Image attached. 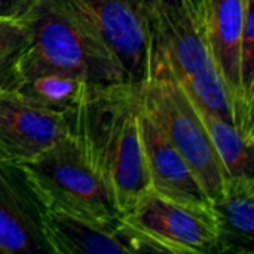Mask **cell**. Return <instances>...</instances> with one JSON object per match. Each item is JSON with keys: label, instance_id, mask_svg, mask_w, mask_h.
<instances>
[{"label": "cell", "instance_id": "6da1fadb", "mask_svg": "<svg viewBox=\"0 0 254 254\" xmlns=\"http://www.w3.org/2000/svg\"><path fill=\"white\" fill-rule=\"evenodd\" d=\"M67 118L70 135L124 216L150 190L140 135V83L89 85Z\"/></svg>", "mask_w": 254, "mask_h": 254}, {"label": "cell", "instance_id": "7a4b0ae2", "mask_svg": "<svg viewBox=\"0 0 254 254\" xmlns=\"http://www.w3.org/2000/svg\"><path fill=\"white\" fill-rule=\"evenodd\" d=\"M140 103L141 110L189 164L211 202L220 198L226 183L222 162L189 95L153 37L147 71L140 83Z\"/></svg>", "mask_w": 254, "mask_h": 254}, {"label": "cell", "instance_id": "3957f363", "mask_svg": "<svg viewBox=\"0 0 254 254\" xmlns=\"http://www.w3.org/2000/svg\"><path fill=\"white\" fill-rule=\"evenodd\" d=\"M25 21L33 57L89 85L128 82L119 60L73 0H36Z\"/></svg>", "mask_w": 254, "mask_h": 254}, {"label": "cell", "instance_id": "277c9868", "mask_svg": "<svg viewBox=\"0 0 254 254\" xmlns=\"http://www.w3.org/2000/svg\"><path fill=\"white\" fill-rule=\"evenodd\" d=\"M150 25L153 40L190 100L234 124L228 91L207 45L196 0H150Z\"/></svg>", "mask_w": 254, "mask_h": 254}, {"label": "cell", "instance_id": "5b68a950", "mask_svg": "<svg viewBox=\"0 0 254 254\" xmlns=\"http://www.w3.org/2000/svg\"><path fill=\"white\" fill-rule=\"evenodd\" d=\"M18 168L43 208L104 226L119 223L122 214L109 188L71 135Z\"/></svg>", "mask_w": 254, "mask_h": 254}, {"label": "cell", "instance_id": "8992f818", "mask_svg": "<svg viewBox=\"0 0 254 254\" xmlns=\"http://www.w3.org/2000/svg\"><path fill=\"white\" fill-rule=\"evenodd\" d=\"M119 223L143 253H217V232L211 217L153 190L140 198Z\"/></svg>", "mask_w": 254, "mask_h": 254}, {"label": "cell", "instance_id": "52a82bcc", "mask_svg": "<svg viewBox=\"0 0 254 254\" xmlns=\"http://www.w3.org/2000/svg\"><path fill=\"white\" fill-rule=\"evenodd\" d=\"M196 7L207 45L228 91L234 125L246 141L254 144V107L244 98L240 68L244 0H196Z\"/></svg>", "mask_w": 254, "mask_h": 254}, {"label": "cell", "instance_id": "ba28073f", "mask_svg": "<svg viewBox=\"0 0 254 254\" xmlns=\"http://www.w3.org/2000/svg\"><path fill=\"white\" fill-rule=\"evenodd\" d=\"M119 60L131 83H141L152 46L150 0H73Z\"/></svg>", "mask_w": 254, "mask_h": 254}, {"label": "cell", "instance_id": "9c48e42d", "mask_svg": "<svg viewBox=\"0 0 254 254\" xmlns=\"http://www.w3.org/2000/svg\"><path fill=\"white\" fill-rule=\"evenodd\" d=\"M70 135L68 118L12 89H0V162L19 167Z\"/></svg>", "mask_w": 254, "mask_h": 254}, {"label": "cell", "instance_id": "30bf717a", "mask_svg": "<svg viewBox=\"0 0 254 254\" xmlns=\"http://www.w3.org/2000/svg\"><path fill=\"white\" fill-rule=\"evenodd\" d=\"M140 135L150 190L177 204L193 208L214 220L213 202L202 189L199 180L156 124L141 110V103Z\"/></svg>", "mask_w": 254, "mask_h": 254}, {"label": "cell", "instance_id": "8fae6325", "mask_svg": "<svg viewBox=\"0 0 254 254\" xmlns=\"http://www.w3.org/2000/svg\"><path fill=\"white\" fill-rule=\"evenodd\" d=\"M42 211L21 170L0 162V253H51L42 232Z\"/></svg>", "mask_w": 254, "mask_h": 254}, {"label": "cell", "instance_id": "7c38bea8", "mask_svg": "<svg viewBox=\"0 0 254 254\" xmlns=\"http://www.w3.org/2000/svg\"><path fill=\"white\" fill-rule=\"evenodd\" d=\"M42 232L51 253L135 254L132 241L119 223L104 226L63 211L43 208Z\"/></svg>", "mask_w": 254, "mask_h": 254}, {"label": "cell", "instance_id": "4fadbf2b", "mask_svg": "<svg viewBox=\"0 0 254 254\" xmlns=\"http://www.w3.org/2000/svg\"><path fill=\"white\" fill-rule=\"evenodd\" d=\"M88 86L89 83L77 74L49 65L25 49L16 65L10 89L40 106L68 116Z\"/></svg>", "mask_w": 254, "mask_h": 254}, {"label": "cell", "instance_id": "5bb4252c", "mask_svg": "<svg viewBox=\"0 0 254 254\" xmlns=\"http://www.w3.org/2000/svg\"><path fill=\"white\" fill-rule=\"evenodd\" d=\"M217 253L252 254L254 243V179H231L213 201Z\"/></svg>", "mask_w": 254, "mask_h": 254}, {"label": "cell", "instance_id": "9a60e30c", "mask_svg": "<svg viewBox=\"0 0 254 254\" xmlns=\"http://www.w3.org/2000/svg\"><path fill=\"white\" fill-rule=\"evenodd\" d=\"M190 98V97H189ZM196 113L199 115L213 147L222 162L226 174V182L231 179L253 177L254 144L244 140L232 122L207 110L193 100H190Z\"/></svg>", "mask_w": 254, "mask_h": 254}, {"label": "cell", "instance_id": "2e32d148", "mask_svg": "<svg viewBox=\"0 0 254 254\" xmlns=\"http://www.w3.org/2000/svg\"><path fill=\"white\" fill-rule=\"evenodd\" d=\"M27 21L0 19V89H10L16 65L28 48Z\"/></svg>", "mask_w": 254, "mask_h": 254}, {"label": "cell", "instance_id": "e0dca14e", "mask_svg": "<svg viewBox=\"0 0 254 254\" xmlns=\"http://www.w3.org/2000/svg\"><path fill=\"white\" fill-rule=\"evenodd\" d=\"M240 68L244 98L249 106L254 107V0H244Z\"/></svg>", "mask_w": 254, "mask_h": 254}, {"label": "cell", "instance_id": "ac0fdd59", "mask_svg": "<svg viewBox=\"0 0 254 254\" xmlns=\"http://www.w3.org/2000/svg\"><path fill=\"white\" fill-rule=\"evenodd\" d=\"M36 0H0V19L25 21Z\"/></svg>", "mask_w": 254, "mask_h": 254}]
</instances>
